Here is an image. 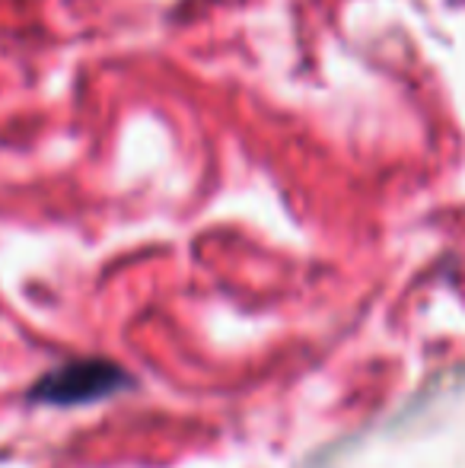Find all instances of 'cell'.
<instances>
[{"label":"cell","instance_id":"1","mask_svg":"<svg viewBox=\"0 0 465 468\" xmlns=\"http://www.w3.org/2000/svg\"><path fill=\"white\" fill-rule=\"evenodd\" d=\"M128 386V376L109 360H70L58 370L45 373L32 386V401L48 405H87V401L106 399Z\"/></svg>","mask_w":465,"mask_h":468}]
</instances>
